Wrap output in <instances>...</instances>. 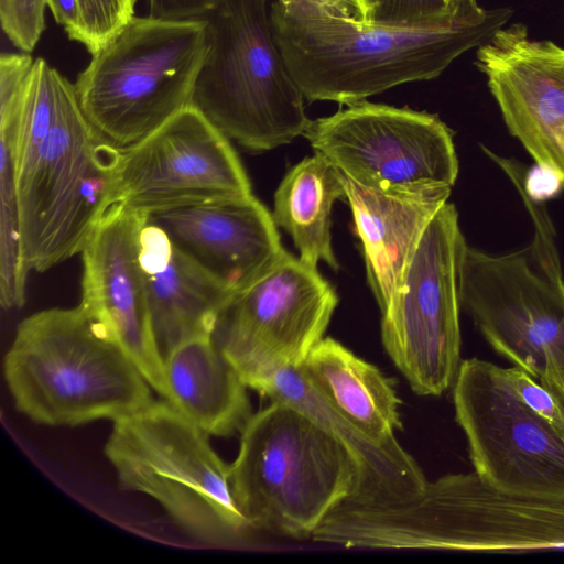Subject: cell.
Returning <instances> with one entry per match:
<instances>
[{
  "label": "cell",
  "instance_id": "26",
  "mask_svg": "<svg viewBox=\"0 0 564 564\" xmlns=\"http://www.w3.org/2000/svg\"><path fill=\"white\" fill-rule=\"evenodd\" d=\"M79 29L75 41L94 55L133 18L138 0H77Z\"/></svg>",
  "mask_w": 564,
  "mask_h": 564
},
{
  "label": "cell",
  "instance_id": "22",
  "mask_svg": "<svg viewBox=\"0 0 564 564\" xmlns=\"http://www.w3.org/2000/svg\"><path fill=\"white\" fill-rule=\"evenodd\" d=\"M306 380L357 430L373 442L401 446L402 427L394 381L334 338L319 340L299 366Z\"/></svg>",
  "mask_w": 564,
  "mask_h": 564
},
{
  "label": "cell",
  "instance_id": "23",
  "mask_svg": "<svg viewBox=\"0 0 564 564\" xmlns=\"http://www.w3.org/2000/svg\"><path fill=\"white\" fill-rule=\"evenodd\" d=\"M338 198H346L339 172L318 152L293 166L274 194V224L291 236L300 260L312 268L324 261L338 269L330 235Z\"/></svg>",
  "mask_w": 564,
  "mask_h": 564
},
{
  "label": "cell",
  "instance_id": "16",
  "mask_svg": "<svg viewBox=\"0 0 564 564\" xmlns=\"http://www.w3.org/2000/svg\"><path fill=\"white\" fill-rule=\"evenodd\" d=\"M476 66L510 133L564 184V48L513 23L478 47Z\"/></svg>",
  "mask_w": 564,
  "mask_h": 564
},
{
  "label": "cell",
  "instance_id": "19",
  "mask_svg": "<svg viewBox=\"0 0 564 564\" xmlns=\"http://www.w3.org/2000/svg\"><path fill=\"white\" fill-rule=\"evenodd\" d=\"M140 260L162 355L185 340L214 336L221 313L236 294L184 256L148 217L141 231Z\"/></svg>",
  "mask_w": 564,
  "mask_h": 564
},
{
  "label": "cell",
  "instance_id": "5",
  "mask_svg": "<svg viewBox=\"0 0 564 564\" xmlns=\"http://www.w3.org/2000/svg\"><path fill=\"white\" fill-rule=\"evenodd\" d=\"M373 549L513 552L564 549V501L499 490L476 471L426 481L399 499H368L355 517Z\"/></svg>",
  "mask_w": 564,
  "mask_h": 564
},
{
  "label": "cell",
  "instance_id": "27",
  "mask_svg": "<svg viewBox=\"0 0 564 564\" xmlns=\"http://www.w3.org/2000/svg\"><path fill=\"white\" fill-rule=\"evenodd\" d=\"M45 0H0L6 36L23 53H31L45 30Z\"/></svg>",
  "mask_w": 564,
  "mask_h": 564
},
{
  "label": "cell",
  "instance_id": "4",
  "mask_svg": "<svg viewBox=\"0 0 564 564\" xmlns=\"http://www.w3.org/2000/svg\"><path fill=\"white\" fill-rule=\"evenodd\" d=\"M229 465L232 492L253 529L311 538L360 485V468L338 437L281 401L251 414Z\"/></svg>",
  "mask_w": 564,
  "mask_h": 564
},
{
  "label": "cell",
  "instance_id": "6",
  "mask_svg": "<svg viewBox=\"0 0 564 564\" xmlns=\"http://www.w3.org/2000/svg\"><path fill=\"white\" fill-rule=\"evenodd\" d=\"M207 47L205 19L134 17L77 76L83 113L113 148L135 145L193 105Z\"/></svg>",
  "mask_w": 564,
  "mask_h": 564
},
{
  "label": "cell",
  "instance_id": "21",
  "mask_svg": "<svg viewBox=\"0 0 564 564\" xmlns=\"http://www.w3.org/2000/svg\"><path fill=\"white\" fill-rule=\"evenodd\" d=\"M163 368L164 400L207 435H232L251 415L248 387L214 336L178 344Z\"/></svg>",
  "mask_w": 564,
  "mask_h": 564
},
{
  "label": "cell",
  "instance_id": "10",
  "mask_svg": "<svg viewBox=\"0 0 564 564\" xmlns=\"http://www.w3.org/2000/svg\"><path fill=\"white\" fill-rule=\"evenodd\" d=\"M466 247L458 213L447 202L425 229L381 313L383 347L422 397L452 388L462 364L459 274Z\"/></svg>",
  "mask_w": 564,
  "mask_h": 564
},
{
  "label": "cell",
  "instance_id": "32",
  "mask_svg": "<svg viewBox=\"0 0 564 564\" xmlns=\"http://www.w3.org/2000/svg\"><path fill=\"white\" fill-rule=\"evenodd\" d=\"M451 1L458 6L473 4V3L477 2V0H451Z\"/></svg>",
  "mask_w": 564,
  "mask_h": 564
},
{
  "label": "cell",
  "instance_id": "3",
  "mask_svg": "<svg viewBox=\"0 0 564 564\" xmlns=\"http://www.w3.org/2000/svg\"><path fill=\"white\" fill-rule=\"evenodd\" d=\"M3 376L18 411L48 426L115 421L153 400L133 360L80 305L23 319Z\"/></svg>",
  "mask_w": 564,
  "mask_h": 564
},
{
  "label": "cell",
  "instance_id": "15",
  "mask_svg": "<svg viewBox=\"0 0 564 564\" xmlns=\"http://www.w3.org/2000/svg\"><path fill=\"white\" fill-rule=\"evenodd\" d=\"M147 214L116 204L82 249L80 307L133 360L164 398L163 355L152 327L140 260Z\"/></svg>",
  "mask_w": 564,
  "mask_h": 564
},
{
  "label": "cell",
  "instance_id": "9",
  "mask_svg": "<svg viewBox=\"0 0 564 564\" xmlns=\"http://www.w3.org/2000/svg\"><path fill=\"white\" fill-rule=\"evenodd\" d=\"M534 228L532 243L517 252L467 245L460 306L498 355L557 395L564 391V278L553 227Z\"/></svg>",
  "mask_w": 564,
  "mask_h": 564
},
{
  "label": "cell",
  "instance_id": "8",
  "mask_svg": "<svg viewBox=\"0 0 564 564\" xmlns=\"http://www.w3.org/2000/svg\"><path fill=\"white\" fill-rule=\"evenodd\" d=\"M209 435L166 400L112 421L104 452L124 490L153 498L194 538L235 542L251 529L232 492L229 465Z\"/></svg>",
  "mask_w": 564,
  "mask_h": 564
},
{
  "label": "cell",
  "instance_id": "7",
  "mask_svg": "<svg viewBox=\"0 0 564 564\" xmlns=\"http://www.w3.org/2000/svg\"><path fill=\"white\" fill-rule=\"evenodd\" d=\"M203 19L208 47L193 105L251 151L303 135L305 98L275 42L268 0H223Z\"/></svg>",
  "mask_w": 564,
  "mask_h": 564
},
{
  "label": "cell",
  "instance_id": "2",
  "mask_svg": "<svg viewBox=\"0 0 564 564\" xmlns=\"http://www.w3.org/2000/svg\"><path fill=\"white\" fill-rule=\"evenodd\" d=\"M0 140L12 160L29 270L43 272L80 253L113 206L120 150L88 122L74 84L64 77L51 122Z\"/></svg>",
  "mask_w": 564,
  "mask_h": 564
},
{
  "label": "cell",
  "instance_id": "28",
  "mask_svg": "<svg viewBox=\"0 0 564 564\" xmlns=\"http://www.w3.org/2000/svg\"><path fill=\"white\" fill-rule=\"evenodd\" d=\"M502 369L514 393L531 410L564 432V403L525 370L517 366Z\"/></svg>",
  "mask_w": 564,
  "mask_h": 564
},
{
  "label": "cell",
  "instance_id": "11",
  "mask_svg": "<svg viewBox=\"0 0 564 564\" xmlns=\"http://www.w3.org/2000/svg\"><path fill=\"white\" fill-rule=\"evenodd\" d=\"M452 388L474 471L499 490L564 501V432L514 393L502 367L462 360Z\"/></svg>",
  "mask_w": 564,
  "mask_h": 564
},
{
  "label": "cell",
  "instance_id": "25",
  "mask_svg": "<svg viewBox=\"0 0 564 564\" xmlns=\"http://www.w3.org/2000/svg\"><path fill=\"white\" fill-rule=\"evenodd\" d=\"M478 3L458 6L451 0H359L365 25L392 30H437L482 15Z\"/></svg>",
  "mask_w": 564,
  "mask_h": 564
},
{
  "label": "cell",
  "instance_id": "14",
  "mask_svg": "<svg viewBox=\"0 0 564 564\" xmlns=\"http://www.w3.org/2000/svg\"><path fill=\"white\" fill-rule=\"evenodd\" d=\"M250 194L230 139L194 105L119 151L113 205L151 214Z\"/></svg>",
  "mask_w": 564,
  "mask_h": 564
},
{
  "label": "cell",
  "instance_id": "1",
  "mask_svg": "<svg viewBox=\"0 0 564 564\" xmlns=\"http://www.w3.org/2000/svg\"><path fill=\"white\" fill-rule=\"evenodd\" d=\"M512 10L489 9L437 30L369 26L325 0H274L273 35L304 98L350 105L398 85L438 77L458 56L485 44Z\"/></svg>",
  "mask_w": 564,
  "mask_h": 564
},
{
  "label": "cell",
  "instance_id": "24",
  "mask_svg": "<svg viewBox=\"0 0 564 564\" xmlns=\"http://www.w3.org/2000/svg\"><path fill=\"white\" fill-rule=\"evenodd\" d=\"M29 271L12 160L7 143L0 140V304L3 310L23 306Z\"/></svg>",
  "mask_w": 564,
  "mask_h": 564
},
{
  "label": "cell",
  "instance_id": "31",
  "mask_svg": "<svg viewBox=\"0 0 564 564\" xmlns=\"http://www.w3.org/2000/svg\"><path fill=\"white\" fill-rule=\"evenodd\" d=\"M340 7L344 11L350 15L359 19V0H325Z\"/></svg>",
  "mask_w": 564,
  "mask_h": 564
},
{
  "label": "cell",
  "instance_id": "29",
  "mask_svg": "<svg viewBox=\"0 0 564 564\" xmlns=\"http://www.w3.org/2000/svg\"><path fill=\"white\" fill-rule=\"evenodd\" d=\"M223 0H148L149 15L164 20L203 19Z\"/></svg>",
  "mask_w": 564,
  "mask_h": 564
},
{
  "label": "cell",
  "instance_id": "12",
  "mask_svg": "<svg viewBox=\"0 0 564 564\" xmlns=\"http://www.w3.org/2000/svg\"><path fill=\"white\" fill-rule=\"evenodd\" d=\"M303 137L338 171L375 189L453 187L458 175L452 131L425 111L361 100L310 120Z\"/></svg>",
  "mask_w": 564,
  "mask_h": 564
},
{
  "label": "cell",
  "instance_id": "33",
  "mask_svg": "<svg viewBox=\"0 0 564 564\" xmlns=\"http://www.w3.org/2000/svg\"><path fill=\"white\" fill-rule=\"evenodd\" d=\"M556 397L564 403V391Z\"/></svg>",
  "mask_w": 564,
  "mask_h": 564
},
{
  "label": "cell",
  "instance_id": "18",
  "mask_svg": "<svg viewBox=\"0 0 564 564\" xmlns=\"http://www.w3.org/2000/svg\"><path fill=\"white\" fill-rule=\"evenodd\" d=\"M338 172L361 240L367 280L383 313L425 229L447 203L452 186L381 191Z\"/></svg>",
  "mask_w": 564,
  "mask_h": 564
},
{
  "label": "cell",
  "instance_id": "13",
  "mask_svg": "<svg viewBox=\"0 0 564 564\" xmlns=\"http://www.w3.org/2000/svg\"><path fill=\"white\" fill-rule=\"evenodd\" d=\"M337 304L317 268L286 252L230 300L214 338L249 388L274 366H301L324 338Z\"/></svg>",
  "mask_w": 564,
  "mask_h": 564
},
{
  "label": "cell",
  "instance_id": "20",
  "mask_svg": "<svg viewBox=\"0 0 564 564\" xmlns=\"http://www.w3.org/2000/svg\"><path fill=\"white\" fill-rule=\"evenodd\" d=\"M249 388L271 401L296 408L345 443L360 468V485L354 494L399 499L426 484L422 469L402 446L380 445L362 434L318 393L299 367L274 366L257 377Z\"/></svg>",
  "mask_w": 564,
  "mask_h": 564
},
{
  "label": "cell",
  "instance_id": "30",
  "mask_svg": "<svg viewBox=\"0 0 564 564\" xmlns=\"http://www.w3.org/2000/svg\"><path fill=\"white\" fill-rule=\"evenodd\" d=\"M55 21L62 25L70 40H76L79 29L77 0H45Z\"/></svg>",
  "mask_w": 564,
  "mask_h": 564
},
{
  "label": "cell",
  "instance_id": "17",
  "mask_svg": "<svg viewBox=\"0 0 564 564\" xmlns=\"http://www.w3.org/2000/svg\"><path fill=\"white\" fill-rule=\"evenodd\" d=\"M191 261L234 294L288 252L272 214L252 194L147 214Z\"/></svg>",
  "mask_w": 564,
  "mask_h": 564
}]
</instances>
